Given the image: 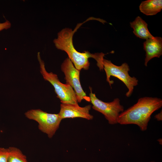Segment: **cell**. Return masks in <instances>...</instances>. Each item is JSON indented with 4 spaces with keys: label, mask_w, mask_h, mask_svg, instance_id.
Masks as SVG:
<instances>
[{
    "label": "cell",
    "mask_w": 162,
    "mask_h": 162,
    "mask_svg": "<svg viewBox=\"0 0 162 162\" xmlns=\"http://www.w3.org/2000/svg\"><path fill=\"white\" fill-rule=\"evenodd\" d=\"M8 148H0V162H8Z\"/></svg>",
    "instance_id": "13"
},
{
    "label": "cell",
    "mask_w": 162,
    "mask_h": 162,
    "mask_svg": "<svg viewBox=\"0 0 162 162\" xmlns=\"http://www.w3.org/2000/svg\"><path fill=\"white\" fill-rule=\"evenodd\" d=\"M162 110H161V111H160L159 113L156 115L154 117L158 121H162Z\"/></svg>",
    "instance_id": "15"
},
{
    "label": "cell",
    "mask_w": 162,
    "mask_h": 162,
    "mask_svg": "<svg viewBox=\"0 0 162 162\" xmlns=\"http://www.w3.org/2000/svg\"><path fill=\"white\" fill-rule=\"evenodd\" d=\"M61 69L65 75L66 83L70 85L74 89L78 102L80 103L83 99L90 101L89 97L86 96L80 84V71L75 68L68 58H66L62 63Z\"/></svg>",
    "instance_id": "7"
},
{
    "label": "cell",
    "mask_w": 162,
    "mask_h": 162,
    "mask_svg": "<svg viewBox=\"0 0 162 162\" xmlns=\"http://www.w3.org/2000/svg\"><path fill=\"white\" fill-rule=\"evenodd\" d=\"M90 102L93 105L92 108L95 110L102 113L111 124L118 123L117 118L120 112L124 111L123 106L120 103L118 98H115L110 102H104L98 99L95 94L92 92L91 87H89Z\"/></svg>",
    "instance_id": "6"
},
{
    "label": "cell",
    "mask_w": 162,
    "mask_h": 162,
    "mask_svg": "<svg viewBox=\"0 0 162 162\" xmlns=\"http://www.w3.org/2000/svg\"><path fill=\"white\" fill-rule=\"evenodd\" d=\"M103 65L106 75V80L111 88V85L114 83L110 80L111 76L117 78L122 82L128 89L126 96L129 97L133 92L134 87L137 85L138 80L135 77L130 76L128 73L130 68L128 64L124 63L120 66H117L110 61L104 59Z\"/></svg>",
    "instance_id": "4"
},
{
    "label": "cell",
    "mask_w": 162,
    "mask_h": 162,
    "mask_svg": "<svg viewBox=\"0 0 162 162\" xmlns=\"http://www.w3.org/2000/svg\"><path fill=\"white\" fill-rule=\"evenodd\" d=\"M162 106V100L158 98L144 97L127 110L120 113L117 122L121 124H135L142 131L147 130L152 114Z\"/></svg>",
    "instance_id": "2"
},
{
    "label": "cell",
    "mask_w": 162,
    "mask_h": 162,
    "mask_svg": "<svg viewBox=\"0 0 162 162\" xmlns=\"http://www.w3.org/2000/svg\"><path fill=\"white\" fill-rule=\"evenodd\" d=\"M11 26L10 22L6 20L2 23H0V31L4 29H7L10 28Z\"/></svg>",
    "instance_id": "14"
},
{
    "label": "cell",
    "mask_w": 162,
    "mask_h": 162,
    "mask_svg": "<svg viewBox=\"0 0 162 162\" xmlns=\"http://www.w3.org/2000/svg\"><path fill=\"white\" fill-rule=\"evenodd\" d=\"M130 26L133 29V33L138 38L146 40L154 37L149 31L147 24L140 16H137L134 21L130 22Z\"/></svg>",
    "instance_id": "10"
},
{
    "label": "cell",
    "mask_w": 162,
    "mask_h": 162,
    "mask_svg": "<svg viewBox=\"0 0 162 162\" xmlns=\"http://www.w3.org/2000/svg\"><path fill=\"white\" fill-rule=\"evenodd\" d=\"M8 149V162H28L26 156L19 149L10 147Z\"/></svg>",
    "instance_id": "12"
},
{
    "label": "cell",
    "mask_w": 162,
    "mask_h": 162,
    "mask_svg": "<svg viewBox=\"0 0 162 162\" xmlns=\"http://www.w3.org/2000/svg\"><path fill=\"white\" fill-rule=\"evenodd\" d=\"M37 58L41 74L44 80L49 82L53 86L57 97L61 102L64 104H78L76 95L73 88L68 84L61 82L56 74L46 71L44 62L41 59L39 52L38 53Z\"/></svg>",
    "instance_id": "3"
},
{
    "label": "cell",
    "mask_w": 162,
    "mask_h": 162,
    "mask_svg": "<svg viewBox=\"0 0 162 162\" xmlns=\"http://www.w3.org/2000/svg\"><path fill=\"white\" fill-rule=\"evenodd\" d=\"M143 47L146 52L144 65L147 66L150 60L154 57L159 58L162 55V38L156 37L147 39L143 43Z\"/></svg>",
    "instance_id": "9"
},
{
    "label": "cell",
    "mask_w": 162,
    "mask_h": 162,
    "mask_svg": "<svg viewBox=\"0 0 162 162\" xmlns=\"http://www.w3.org/2000/svg\"><path fill=\"white\" fill-rule=\"evenodd\" d=\"M25 116L38 122L39 130L47 134L49 138L55 134L62 120L58 114L49 113L40 109L29 110L25 112Z\"/></svg>",
    "instance_id": "5"
},
{
    "label": "cell",
    "mask_w": 162,
    "mask_h": 162,
    "mask_svg": "<svg viewBox=\"0 0 162 162\" xmlns=\"http://www.w3.org/2000/svg\"><path fill=\"white\" fill-rule=\"evenodd\" d=\"M140 11L147 16H152L160 12L162 9V0H148L142 1L139 6Z\"/></svg>",
    "instance_id": "11"
},
{
    "label": "cell",
    "mask_w": 162,
    "mask_h": 162,
    "mask_svg": "<svg viewBox=\"0 0 162 162\" xmlns=\"http://www.w3.org/2000/svg\"><path fill=\"white\" fill-rule=\"evenodd\" d=\"M83 24H78L74 30L65 28L58 33L57 38L54 39L53 42L58 49L66 52L75 68L80 70L82 69L88 70L90 65L88 58H92L97 62V65L100 70L103 69V60L106 55L102 52L92 54L88 51L82 52H78L74 46L73 37L74 33Z\"/></svg>",
    "instance_id": "1"
},
{
    "label": "cell",
    "mask_w": 162,
    "mask_h": 162,
    "mask_svg": "<svg viewBox=\"0 0 162 162\" xmlns=\"http://www.w3.org/2000/svg\"><path fill=\"white\" fill-rule=\"evenodd\" d=\"M91 106L90 104L81 107L78 104L62 103L58 114L62 119L66 118H81L92 120L93 116L89 113Z\"/></svg>",
    "instance_id": "8"
}]
</instances>
